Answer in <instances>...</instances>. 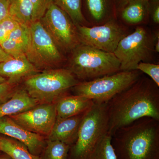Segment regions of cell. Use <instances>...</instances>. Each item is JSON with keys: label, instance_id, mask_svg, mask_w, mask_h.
<instances>
[{"label": "cell", "instance_id": "1", "mask_svg": "<svg viewBox=\"0 0 159 159\" xmlns=\"http://www.w3.org/2000/svg\"><path fill=\"white\" fill-rule=\"evenodd\" d=\"M107 133L115 132L138 119L149 117L159 120V86L142 75L128 89L107 102Z\"/></svg>", "mask_w": 159, "mask_h": 159}, {"label": "cell", "instance_id": "2", "mask_svg": "<svg viewBox=\"0 0 159 159\" xmlns=\"http://www.w3.org/2000/svg\"><path fill=\"white\" fill-rule=\"evenodd\" d=\"M117 159H159V120L138 119L111 136Z\"/></svg>", "mask_w": 159, "mask_h": 159}, {"label": "cell", "instance_id": "3", "mask_svg": "<svg viewBox=\"0 0 159 159\" xmlns=\"http://www.w3.org/2000/svg\"><path fill=\"white\" fill-rule=\"evenodd\" d=\"M65 68L80 81H89L120 71V63L114 53L80 44L70 52Z\"/></svg>", "mask_w": 159, "mask_h": 159}, {"label": "cell", "instance_id": "4", "mask_svg": "<svg viewBox=\"0 0 159 159\" xmlns=\"http://www.w3.org/2000/svg\"><path fill=\"white\" fill-rule=\"evenodd\" d=\"M80 81L65 68L40 71L27 77L21 83L28 94L39 103H55L70 94Z\"/></svg>", "mask_w": 159, "mask_h": 159}, {"label": "cell", "instance_id": "5", "mask_svg": "<svg viewBox=\"0 0 159 159\" xmlns=\"http://www.w3.org/2000/svg\"><path fill=\"white\" fill-rule=\"evenodd\" d=\"M107 103H94L87 112L75 142L70 145L68 159H90L99 142L108 132Z\"/></svg>", "mask_w": 159, "mask_h": 159}, {"label": "cell", "instance_id": "6", "mask_svg": "<svg viewBox=\"0 0 159 159\" xmlns=\"http://www.w3.org/2000/svg\"><path fill=\"white\" fill-rule=\"evenodd\" d=\"M142 74L138 70L120 71L89 81H80L71 91L73 95L92 99L94 103H107L134 84Z\"/></svg>", "mask_w": 159, "mask_h": 159}, {"label": "cell", "instance_id": "7", "mask_svg": "<svg viewBox=\"0 0 159 159\" xmlns=\"http://www.w3.org/2000/svg\"><path fill=\"white\" fill-rule=\"evenodd\" d=\"M28 60L42 71L60 68L66 58L39 20L29 27V42L25 54Z\"/></svg>", "mask_w": 159, "mask_h": 159}, {"label": "cell", "instance_id": "8", "mask_svg": "<svg viewBox=\"0 0 159 159\" xmlns=\"http://www.w3.org/2000/svg\"><path fill=\"white\" fill-rule=\"evenodd\" d=\"M155 36L143 26L119 42L114 54L120 63V71L136 70L141 62H150L154 49Z\"/></svg>", "mask_w": 159, "mask_h": 159}, {"label": "cell", "instance_id": "9", "mask_svg": "<svg viewBox=\"0 0 159 159\" xmlns=\"http://www.w3.org/2000/svg\"><path fill=\"white\" fill-rule=\"evenodd\" d=\"M39 21L61 51L70 53L80 44L76 25L53 2Z\"/></svg>", "mask_w": 159, "mask_h": 159}, {"label": "cell", "instance_id": "10", "mask_svg": "<svg viewBox=\"0 0 159 159\" xmlns=\"http://www.w3.org/2000/svg\"><path fill=\"white\" fill-rule=\"evenodd\" d=\"M80 44L114 53L119 42L127 34L122 25L115 18L93 27L77 25Z\"/></svg>", "mask_w": 159, "mask_h": 159}, {"label": "cell", "instance_id": "11", "mask_svg": "<svg viewBox=\"0 0 159 159\" xmlns=\"http://www.w3.org/2000/svg\"><path fill=\"white\" fill-rule=\"evenodd\" d=\"M9 117L29 131L47 138L56 121L55 103H39L29 110Z\"/></svg>", "mask_w": 159, "mask_h": 159}, {"label": "cell", "instance_id": "12", "mask_svg": "<svg viewBox=\"0 0 159 159\" xmlns=\"http://www.w3.org/2000/svg\"><path fill=\"white\" fill-rule=\"evenodd\" d=\"M0 134L21 142L31 153L39 156L42 153L47 143L46 137L29 131L9 116L0 118Z\"/></svg>", "mask_w": 159, "mask_h": 159}, {"label": "cell", "instance_id": "13", "mask_svg": "<svg viewBox=\"0 0 159 159\" xmlns=\"http://www.w3.org/2000/svg\"><path fill=\"white\" fill-rule=\"evenodd\" d=\"M39 72L26 56L13 57L0 63V76L7 80V82L12 85H19L27 77Z\"/></svg>", "mask_w": 159, "mask_h": 159}, {"label": "cell", "instance_id": "14", "mask_svg": "<svg viewBox=\"0 0 159 159\" xmlns=\"http://www.w3.org/2000/svg\"><path fill=\"white\" fill-rule=\"evenodd\" d=\"M86 112L56 120L47 140L60 141L70 145L73 144L77 139L80 127Z\"/></svg>", "mask_w": 159, "mask_h": 159}, {"label": "cell", "instance_id": "15", "mask_svg": "<svg viewBox=\"0 0 159 159\" xmlns=\"http://www.w3.org/2000/svg\"><path fill=\"white\" fill-rule=\"evenodd\" d=\"M94 104L93 101L89 98L67 94L60 98L55 103L56 120L85 113Z\"/></svg>", "mask_w": 159, "mask_h": 159}, {"label": "cell", "instance_id": "16", "mask_svg": "<svg viewBox=\"0 0 159 159\" xmlns=\"http://www.w3.org/2000/svg\"><path fill=\"white\" fill-rule=\"evenodd\" d=\"M39 103L31 98L22 87L18 86L10 99L0 104V118L20 113Z\"/></svg>", "mask_w": 159, "mask_h": 159}, {"label": "cell", "instance_id": "17", "mask_svg": "<svg viewBox=\"0 0 159 159\" xmlns=\"http://www.w3.org/2000/svg\"><path fill=\"white\" fill-rule=\"evenodd\" d=\"M29 42V27L20 25L0 44L4 51L13 58L25 56Z\"/></svg>", "mask_w": 159, "mask_h": 159}, {"label": "cell", "instance_id": "18", "mask_svg": "<svg viewBox=\"0 0 159 159\" xmlns=\"http://www.w3.org/2000/svg\"><path fill=\"white\" fill-rule=\"evenodd\" d=\"M148 2L146 0H134L129 3L122 8V19L131 25L145 23L148 14Z\"/></svg>", "mask_w": 159, "mask_h": 159}, {"label": "cell", "instance_id": "19", "mask_svg": "<svg viewBox=\"0 0 159 159\" xmlns=\"http://www.w3.org/2000/svg\"><path fill=\"white\" fill-rule=\"evenodd\" d=\"M33 6L30 0H10L9 16L20 25L29 27L33 22Z\"/></svg>", "mask_w": 159, "mask_h": 159}, {"label": "cell", "instance_id": "20", "mask_svg": "<svg viewBox=\"0 0 159 159\" xmlns=\"http://www.w3.org/2000/svg\"><path fill=\"white\" fill-rule=\"evenodd\" d=\"M0 151L12 159H41L29 151L25 145L11 138L0 137Z\"/></svg>", "mask_w": 159, "mask_h": 159}, {"label": "cell", "instance_id": "21", "mask_svg": "<svg viewBox=\"0 0 159 159\" xmlns=\"http://www.w3.org/2000/svg\"><path fill=\"white\" fill-rule=\"evenodd\" d=\"M53 2L65 11L76 25L89 26L81 10V0H52Z\"/></svg>", "mask_w": 159, "mask_h": 159}, {"label": "cell", "instance_id": "22", "mask_svg": "<svg viewBox=\"0 0 159 159\" xmlns=\"http://www.w3.org/2000/svg\"><path fill=\"white\" fill-rule=\"evenodd\" d=\"M85 1L87 9L90 16L91 20L94 23L95 25H101L110 20L108 17V6L107 0H85Z\"/></svg>", "mask_w": 159, "mask_h": 159}, {"label": "cell", "instance_id": "23", "mask_svg": "<svg viewBox=\"0 0 159 159\" xmlns=\"http://www.w3.org/2000/svg\"><path fill=\"white\" fill-rule=\"evenodd\" d=\"M70 145L58 141L47 140L41 159H68Z\"/></svg>", "mask_w": 159, "mask_h": 159}, {"label": "cell", "instance_id": "24", "mask_svg": "<svg viewBox=\"0 0 159 159\" xmlns=\"http://www.w3.org/2000/svg\"><path fill=\"white\" fill-rule=\"evenodd\" d=\"M90 159H117L111 144V136L105 135L95 148Z\"/></svg>", "mask_w": 159, "mask_h": 159}, {"label": "cell", "instance_id": "25", "mask_svg": "<svg viewBox=\"0 0 159 159\" xmlns=\"http://www.w3.org/2000/svg\"><path fill=\"white\" fill-rule=\"evenodd\" d=\"M136 70L148 75L151 79L159 87V65L150 62H141L137 66Z\"/></svg>", "mask_w": 159, "mask_h": 159}, {"label": "cell", "instance_id": "26", "mask_svg": "<svg viewBox=\"0 0 159 159\" xmlns=\"http://www.w3.org/2000/svg\"><path fill=\"white\" fill-rule=\"evenodd\" d=\"M20 25L9 16L0 22V44L5 41L11 32Z\"/></svg>", "mask_w": 159, "mask_h": 159}, {"label": "cell", "instance_id": "27", "mask_svg": "<svg viewBox=\"0 0 159 159\" xmlns=\"http://www.w3.org/2000/svg\"><path fill=\"white\" fill-rule=\"evenodd\" d=\"M33 6V22L39 20L52 2V0H30Z\"/></svg>", "mask_w": 159, "mask_h": 159}, {"label": "cell", "instance_id": "28", "mask_svg": "<svg viewBox=\"0 0 159 159\" xmlns=\"http://www.w3.org/2000/svg\"><path fill=\"white\" fill-rule=\"evenodd\" d=\"M18 86L10 84L7 81L0 83V104L10 99Z\"/></svg>", "mask_w": 159, "mask_h": 159}, {"label": "cell", "instance_id": "29", "mask_svg": "<svg viewBox=\"0 0 159 159\" xmlns=\"http://www.w3.org/2000/svg\"><path fill=\"white\" fill-rule=\"evenodd\" d=\"M10 0H0V22L9 16Z\"/></svg>", "mask_w": 159, "mask_h": 159}, {"label": "cell", "instance_id": "30", "mask_svg": "<svg viewBox=\"0 0 159 159\" xmlns=\"http://www.w3.org/2000/svg\"><path fill=\"white\" fill-rule=\"evenodd\" d=\"M12 58L13 57L6 53L0 45V63L8 60Z\"/></svg>", "mask_w": 159, "mask_h": 159}, {"label": "cell", "instance_id": "31", "mask_svg": "<svg viewBox=\"0 0 159 159\" xmlns=\"http://www.w3.org/2000/svg\"><path fill=\"white\" fill-rule=\"evenodd\" d=\"M152 19L155 24L158 25L159 24V6L158 5L152 11Z\"/></svg>", "mask_w": 159, "mask_h": 159}, {"label": "cell", "instance_id": "32", "mask_svg": "<svg viewBox=\"0 0 159 159\" xmlns=\"http://www.w3.org/2000/svg\"><path fill=\"white\" fill-rule=\"evenodd\" d=\"M154 49L155 52L157 53L159 52V32L157 33L155 35V40Z\"/></svg>", "mask_w": 159, "mask_h": 159}, {"label": "cell", "instance_id": "33", "mask_svg": "<svg viewBox=\"0 0 159 159\" xmlns=\"http://www.w3.org/2000/svg\"><path fill=\"white\" fill-rule=\"evenodd\" d=\"M133 1L134 0H118V5L120 8L122 9L127 4Z\"/></svg>", "mask_w": 159, "mask_h": 159}, {"label": "cell", "instance_id": "34", "mask_svg": "<svg viewBox=\"0 0 159 159\" xmlns=\"http://www.w3.org/2000/svg\"><path fill=\"white\" fill-rule=\"evenodd\" d=\"M0 159H12L8 155L6 154L4 155L0 156Z\"/></svg>", "mask_w": 159, "mask_h": 159}, {"label": "cell", "instance_id": "35", "mask_svg": "<svg viewBox=\"0 0 159 159\" xmlns=\"http://www.w3.org/2000/svg\"><path fill=\"white\" fill-rule=\"evenodd\" d=\"M7 81V80L5 79L4 77H1L0 76V83H2L6 82Z\"/></svg>", "mask_w": 159, "mask_h": 159}, {"label": "cell", "instance_id": "36", "mask_svg": "<svg viewBox=\"0 0 159 159\" xmlns=\"http://www.w3.org/2000/svg\"><path fill=\"white\" fill-rule=\"evenodd\" d=\"M146 1H147L148 2V1H154V0H146Z\"/></svg>", "mask_w": 159, "mask_h": 159}]
</instances>
